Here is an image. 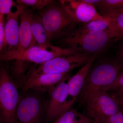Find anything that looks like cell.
I'll list each match as a JSON object with an SVG mask.
<instances>
[{
    "mask_svg": "<svg viewBox=\"0 0 123 123\" xmlns=\"http://www.w3.org/2000/svg\"><path fill=\"white\" fill-rule=\"evenodd\" d=\"M93 55L76 53L56 57L39 64L37 67L31 70L28 74L35 75L44 74L68 73L76 68L84 66Z\"/></svg>",
    "mask_w": 123,
    "mask_h": 123,
    "instance_id": "obj_7",
    "label": "cell"
},
{
    "mask_svg": "<svg viewBox=\"0 0 123 123\" xmlns=\"http://www.w3.org/2000/svg\"><path fill=\"white\" fill-rule=\"evenodd\" d=\"M98 56V55H93L75 75L69 78L68 84L69 96L72 98H78V97L82 90L91 66Z\"/></svg>",
    "mask_w": 123,
    "mask_h": 123,
    "instance_id": "obj_14",
    "label": "cell"
},
{
    "mask_svg": "<svg viewBox=\"0 0 123 123\" xmlns=\"http://www.w3.org/2000/svg\"><path fill=\"white\" fill-rule=\"evenodd\" d=\"M110 22L109 28L114 34L116 41L123 40V9L102 15Z\"/></svg>",
    "mask_w": 123,
    "mask_h": 123,
    "instance_id": "obj_16",
    "label": "cell"
},
{
    "mask_svg": "<svg viewBox=\"0 0 123 123\" xmlns=\"http://www.w3.org/2000/svg\"><path fill=\"white\" fill-rule=\"evenodd\" d=\"M97 123V122H96V121H94V120H93V121H92V123Z\"/></svg>",
    "mask_w": 123,
    "mask_h": 123,
    "instance_id": "obj_27",
    "label": "cell"
},
{
    "mask_svg": "<svg viewBox=\"0 0 123 123\" xmlns=\"http://www.w3.org/2000/svg\"><path fill=\"white\" fill-rule=\"evenodd\" d=\"M68 74H44L35 75L27 74L21 88L23 93L31 89L49 92L62 81L68 79Z\"/></svg>",
    "mask_w": 123,
    "mask_h": 123,
    "instance_id": "obj_12",
    "label": "cell"
},
{
    "mask_svg": "<svg viewBox=\"0 0 123 123\" xmlns=\"http://www.w3.org/2000/svg\"></svg>",
    "mask_w": 123,
    "mask_h": 123,
    "instance_id": "obj_29",
    "label": "cell"
},
{
    "mask_svg": "<svg viewBox=\"0 0 123 123\" xmlns=\"http://www.w3.org/2000/svg\"><path fill=\"white\" fill-rule=\"evenodd\" d=\"M116 102L120 111L123 113V89L110 93Z\"/></svg>",
    "mask_w": 123,
    "mask_h": 123,
    "instance_id": "obj_25",
    "label": "cell"
},
{
    "mask_svg": "<svg viewBox=\"0 0 123 123\" xmlns=\"http://www.w3.org/2000/svg\"><path fill=\"white\" fill-rule=\"evenodd\" d=\"M17 86L4 66L0 68V120L4 123H16V111L20 96Z\"/></svg>",
    "mask_w": 123,
    "mask_h": 123,
    "instance_id": "obj_4",
    "label": "cell"
},
{
    "mask_svg": "<svg viewBox=\"0 0 123 123\" xmlns=\"http://www.w3.org/2000/svg\"><path fill=\"white\" fill-rule=\"evenodd\" d=\"M17 2L15 11H11L6 17L5 23V44L4 50L1 53L14 52L18 48L20 15L23 5Z\"/></svg>",
    "mask_w": 123,
    "mask_h": 123,
    "instance_id": "obj_13",
    "label": "cell"
},
{
    "mask_svg": "<svg viewBox=\"0 0 123 123\" xmlns=\"http://www.w3.org/2000/svg\"><path fill=\"white\" fill-rule=\"evenodd\" d=\"M28 62L20 60H14L10 69V76L17 86L21 87L25 81Z\"/></svg>",
    "mask_w": 123,
    "mask_h": 123,
    "instance_id": "obj_18",
    "label": "cell"
},
{
    "mask_svg": "<svg viewBox=\"0 0 123 123\" xmlns=\"http://www.w3.org/2000/svg\"><path fill=\"white\" fill-rule=\"evenodd\" d=\"M88 115L93 119L99 116H110L120 112L119 108L110 93L102 89L90 93L82 99Z\"/></svg>",
    "mask_w": 123,
    "mask_h": 123,
    "instance_id": "obj_9",
    "label": "cell"
},
{
    "mask_svg": "<svg viewBox=\"0 0 123 123\" xmlns=\"http://www.w3.org/2000/svg\"><path fill=\"white\" fill-rule=\"evenodd\" d=\"M94 7L102 15L123 9V0H98Z\"/></svg>",
    "mask_w": 123,
    "mask_h": 123,
    "instance_id": "obj_19",
    "label": "cell"
},
{
    "mask_svg": "<svg viewBox=\"0 0 123 123\" xmlns=\"http://www.w3.org/2000/svg\"><path fill=\"white\" fill-rule=\"evenodd\" d=\"M33 10L23 5L20 15L19 44L17 50L14 52H2L0 57L23 53L36 44L31 30V21L34 14Z\"/></svg>",
    "mask_w": 123,
    "mask_h": 123,
    "instance_id": "obj_11",
    "label": "cell"
},
{
    "mask_svg": "<svg viewBox=\"0 0 123 123\" xmlns=\"http://www.w3.org/2000/svg\"><path fill=\"white\" fill-rule=\"evenodd\" d=\"M93 120L98 123H123V113L120 111L110 116H99Z\"/></svg>",
    "mask_w": 123,
    "mask_h": 123,
    "instance_id": "obj_21",
    "label": "cell"
},
{
    "mask_svg": "<svg viewBox=\"0 0 123 123\" xmlns=\"http://www.w3.org/2000/svg\"><path fill=\"white\" fill-rule=\"evenodd\" d=\"M50 42L70 35L79 25L59 2L43 9L39 14Z\"/></svg>",
    "mask_w": 123,
    "mask_h": 123,
    "instance_id": "obj_3",
    "label": "cell"
},
{
    "mask_svg": "<svg viewBox=\"0 0 123 123\" xmlns=\"http://www.w3.org/2000/svg\"><path fill=\"white\" fill-rule=\"evenodd\" d=\"M45 92L31 89L23 93L16 110V123H39L47 104Z\"/></svg>",
    "mask_w": 123,
    "mask_h": 123,
    "instance_id": "obj_5",
    "label": "cell"
},
{
    "mask_svg": "<svg viewBox=\"0 0 123 123\" xmlns=\"http://www.w3.org/2000/svg\"><path fill=\"white\" fill-rule=\"evenodd\" d=\"M61 40L66 48L78 53L98 55L106 51L112 42L116 41L115 35L109 28L80 35L70 34Z\"/></svg>",
    "mask_w": 123,
    "mask_h": 123,
    "instance_id": "obj_2",
    "label": "cell"
},
{
    "mask_svg": "<svg viewBox=\"0 0 123 123\" xmlns=\"http://www.w3.org/2000/svg\"><path fill=\"white\" fill-rule=\"evenodd\" d=\"M17 4L12 0H0V14L4 15L9 14L12 11L11 9Z\"/></svg>",
    "mask_w": 123,
    "mask_h": 123,
    "instance_id": "obj_23",
    "label": "cell"
},
{
    "mask_svg": "<svg viewBox=\"0 0 123 123\" xmlns=\"http://www.w3.org/2000/svg\"><path fill=\"white\" fill-rule=\"evenodd\" d=\"M116 57L123 63V40L119 41L117 50Z\"/></svg>",
    "mask_w": 123,
    "mask_h": 123,
    "instance_id": "obj_26",
    "label": "cell"
},
{
    "mask_svg": "<svg viewBox=\"0 0 123 123\" xmlns=\"http://www.w3.org/2000/svg\"><path fill=\"white\" fill-rule=\"evenodd\" d=\"M76 53H78L70 49L51 44H36L23 53L1 57L0 60L1 61L20 60L40 64L56 57Z\"/></svg>",
    "mask_w": 123,
    "mask_h": 123,
    "instance_id": "obj_6",
    "label": "cell"
},
{
    "mask_svg": "<svg viewBox=\"0 0 123 123\" xmlns=\"http://www.w3.org/2000/svg\"><path fill=\"white\" fill-rule=\"evenodd\" d=\"M109 25V21L104 18L88 23L79 24L70 34L80 35L93 31L104 30L107 29Z\"/></svg>",
    "mask_w": 123,
    "mask_h": 123,
    "instance_id": "obj_17",
    "label": "cell"
},
{
    "mask_svg": "<svg viewBox=\"0 0 123 123\" xmlns=\"http://www.w3.org/2000/svg\"><path fill=\"white\" fill-rule=\"evenodd\" d=\"M59 1L69 15L77 24H85L104 18L93 6L87 3L85 0Z\"/></svg>",
    "mask_w": 123,
    "mask_h": 123,
    "instance_id": "obj_10",
    "label": "cell"
},
{
    "mask_svg": "<svg viewBox=\"0 0 123 123\" xmlns=\"http://www.w3.org/2000/svg\"><path fill=\"white\" fill-rule=\"evenodd\" d=\"M31 27L33 38L36 44H51L39 15L34 14L31 21Z\"/></svg>",
    "mask_w": 123,
    "mask_h": 123,
    "instance_id": "obj_15",
    "label": "cell"
},
{
    "mask_svg": "<svg viewBox=\"0 0 123 123\" xmlns=\"http://www.w3.org/2000/svg\"><path fill=\"white\" fill-rule=\"evenodd\" d=\"M123 69V63L116 57L95 60L79 95L80 98L82 99L90 93L112 84Z\"/></svg>",
    "mask_w": 123,
    "mask_h": 123,
    "instance_id": "obj_1",
    "label": "cell"
},
{
    "mask_svg": "<svg viewBox=\"0 0 123 123\" xmlns=\"http://www.w3.org/2000/svg\"><path fill=\"white\" fill-rule=\"evenodd\" d=\"M17 2L25 7L42 10L46 7L58 3L57 1L52 0H18Z\"/></svg>",
    "mask_w": 123,
    "mask_h": 123,
    "instance_id": "obj_20",
    "label": "cell"
},
{
    "mask_svg": "<svg viewBox=\"0 0 123 123\" xmlns=\"http://www.w3.org/2000/svg\"><path fill=\"white\" fill-rule=\"evenodd\" d=\"M0 123H4L1 120H0Z\"/></svg>",
    "mask_w": 123,
    "mask_h": 123,
    "instance_id": "obj_28",
    "label": "cell"
},
{
    "mask_svg": "<svg viewBox=\"0 0 123 123\" xmlns=\"http://www.w3.org/2000/svg\"><path fill=\"white\" fill-rule=\"evenodd\" d=\"M123 89V69L121 70L112 84L104 86L100 89L108 92H112Z\"/></svg>",
    "mask_w": 123,
    "mask_h": 123,
    "instance_id": "obj_22",
    "label": "cell"
},
{
    "mask_svg": "<svg viewBox=\"0 0 123 123\" xmlns=\"http://www.w3.org/2000/svg\"><path fill=\"white\" fill-rule=\"evenodd\" d=\"M62 81L49 91L46 111V120L50 122L56 120L70 110L77 98L67 101L69 95L68 83Z\"/></svg>",
    "mask_w": 123,
    "mask_h": 123,
    "instance_id": "obj_8",
    "label": "cell"
},
{
    "mask_svg": "<svg viewBox=\"0 0 123 123\" xmlns=\"http://www.w3.org/2000/svg\"><path fill=\"white\" fill-rule=\"evenodd\" d=\"M5 44L4 15L0 14V52H2Z\"/></svg>",
    "mask_w": 123,
    "mask_h": 123,
    "instance_id": "obj_24",
    "label": "cell"
}]
</instances>
